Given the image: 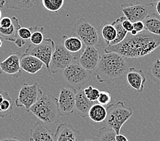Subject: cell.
Segmentation results:
<instances>
[{
  "label": "cell",
  "instance_id": "277c9868",
  "mask_svg": "<svg viewBox=\"0 0 160 141\" xmlns=\"http://www.w3.org/2000/svg\"><path fill=\"white\" fill-rule=\"evenodd\" d=\"M106 109L108 112L105 120L106 126L114 129L117 134H119L122 126L133 115V110L126 107L122 101L109 105Z\"/></svg>",
  "mask_w": 160,
  "mask_h": 141
},
{
  "label": "cell",
  "instance_id": "7dc6e473",
  "mask_svg": "<svg viewBox=\"0 0 160 141\" xmlns=\"http://www.w3.org/2000/svg\"><path fill=\"white\" fill-rule=\"evenodd\" d=\"M29 141H34V140H33L32 139L30 138V139H29Z\"/></svg>",
  "mask_w": 160,
  "mask_h": 141
},
{
  "label": "cell",
  "instance_id": "7c38bea8",
  "mask_svg": "<svg viewBox=\"0 0 160 141\" xmlns=\"http://www.w3.org/2000/svg\"><path fill=\"white\" fill-rule=\"evenodd\" d=\"M100 49L96 45L86 46L79 56L80 64L87 71H96L101 59Z\"/></svg>",
  "mask_w": 160,
  "mask_h": 141
},
{
  "label": "cell",
  "instance_id": "6da1fadb",
  "mask_svg": "<svg viewBox=\"0 0 160 141\" xmlns=\"http://www.w3.org/2000/svg\"><path fill=\"white\" fill-rule=\"evenodd\" d=\"M159 45L160 37L144 30L134 36L127 35L119 44L106 47L104 52H115L125 59H137L150 54Z\"/></svg>",
  "mask_w": 160,
  "mask_h": 141
},
{
  "label": "cell",
  "instance_id": "f546056e",
  "mask_svg": "<svg viewBox=\"0 0 160 141\" xmlns=\"http://www.w3.org/2000/svg\"><path fill=\"white\" fill-rule=\"evenodd\" d=\"M44 31V27H39V26H36V29L32 33V35L30 38V41L33 45H40L43 42L44 39V34L43 32Z\"/></svg>",
  "mask_w": 160,
  "mask_h": 141
},
{
  "label": "cell",
  "instance_id": "e0dca14e",
  "mask_svg": "<svg viewBox=\"0 0 160 141\" xmlns=\"http://www.w3.org/2000/svg\"><path fill=\"white\" fill-rule=\"evenodd\" d=\"M30 138L34 141H55L54 134L40 121H38L30 130Z\"/></svg>",
  "mask_w": 160,
  "mask_h": 141
},
{
  "label": "cell",
  "instance_id": "c3c4849f",
  "mask_svg": "<svg viewBox=\"0 0 160 141\" xmlns=\"http://www.w3.org/2000/svg\"><path fill=\"white\" fill-rule=\"evenodd\" d=\"M85 141H92V140H85Z\"/></svg>",
  "mask_w": 160,
  "mask_h": 141
},
{
  "label": "cell",
  "instance_id": "e575fe53",
  "mask_svg": "<svg viewBox=\"0 0 160 141\" xmlns=\"http://www.w3.org/2000/svg\"><path fill=\"white\" fill-rule=\"evenodd\" d=\"M122 26H123L124 29L126 30L128 33H130L132 30L134 29L132 22L131 21H129L128 19H127L124 16H123V21H122Z\"/></svg>",
  "mask_w": 160,
  "mask_h": 141
},
{
  "label": "cell",
  "instance_id": "8d00e7d4",
  "mask_svg": "<svg viewBox=\"0 0 160 141\" xmlns=\"http://www.w3.org/2000/svg\"><path fill=\"white\" fill-rule=\"evenodd\" d=\"M14 44H16L18 48H22L26 44V41L22 40V39H21V38L18 37V39L16 40V41L14 42Z\"/></svg>",
  "mask_w": 160,
  "mask_h": 141
},
{
  "label": "cell",
  "instance_id": "4316f807",
  "mask_svg": "<svg viewBox=\"0 0 160 141\" xmlns=\"http://www.w3.org/2000/svg\"><path fill=\"white\" fill-rule=\"evenodd\" d=\"M116 132L112 128L104 126L99 129L97 134L98 141H117Z\"/></svg>",
  "mask_w": 160,
  "mask_h": 141
},
{
  "label": "cell",
  "instance_id": "30bf717a",
  "mask_svg": "<svg viewBox=\"0 0 160 141\" xmlns=\"http://www.w3.org/2000/svg\"><path fill=\"white\" fill-rule=\"evenodd\" d=\"M155 8L154 3H124L121 5L123 16L132 23L138 21H143L148 15L152 14Z\"/></svg>",
  "mask_w": 160,
  "mask_h": 141
},
{
  "label": "cell",
  "instance_id": "b9f144b4",
  "mask_svg": "<svg viewBox=\"0 0 160 141\" xmlns=\"http://www.w3.org/2000/svg\"><path fill=\"white\" fill-rule=\"evenodd\" d=\"M138 32H137L136 31V30H134V29H133L132 30V31L130 32V34H131V35H137V34H138Z\"/></svg>",
  "mask_w": 160,
  "mask_h": 141
},
{
  "label": "cell",
  "instance_id": "ba28073f",
  "mask_svg": "<svg viewBox=\"0 0 160 141\" xmlns=\"http://www.w3.org/2000/svg\"><path fill=\"white\" fill-rule=\"evenodd\" d=\"M55 48V44L51 38L44 39V41L40 45L29 44L25 51V54H29L40 60L44 64L49 76H52L50 71V63L53 52Z\"/></svg>",
  "mask_w": 160,
  "mask_h": 141
},
{
  "label": "cell",
  "instance_id": "2e32d148",
  "mask_svg": "<svg viewBox=\"0 0 160 141\" xmlns=\"http://www.w3.org/2000/svg\"><path fill=\"white\" fill-rule=\"evenodd\" d=\"M21 70L29 74H36L44 66V64L38 59L29 54H22L20 59Z\"/></svg>",
  "mask_w": 160,
  "mask_h": 141
},
{
  "label": "cell",
  "instance_id": "7bdbcfd3",
  "mask_svg": "<svg viewBox=\"0 0 160 141\" xmlns=\"http://www.w3.org/2000/svg\"><path fill=\"white\" fill-rule=\"evenodd\" d=\"M2 44H3L2 38V37H0V48H1L2 46Z\"/></svg>",
  "mask_w": 160,
  "mask_h": 141
},
{
  "label": "cell",
  "instance_id": "d6a6232c",
  "mask_svg": "<svg viewBox=\"0 0 160 141\" xmlns=\"http://www.w3.org/2000/svg\"><path fill=\"white\" fill-rule=\"evenodd\" d=\"M112 97L111 94L106 91H100V95L98 98V102L102 106H108L109 103L111 102Z\"/></svg>",
  "mask_w": 160,
  "mask_h": 141
},
{
  "label": "cell",
  "instance_id": "44dd1931",
  "mask_svg": "<svg viewBox=\"0 0 160 141\" xmlns=\"http://www.w3.org/2000/svg\"><path fill=\"white\" fill-rule=\"evenodd\" d=\"M107 109L104 106H102L100 104H94L91 106L88 116L90 119L94 122L100 123L105 121L107 117Z\"/></svg>",
  "mask_w": 160,
  "mask_h": 141
},
{
  "label": "cell",
  "instance_id": "cb8c5ba5",
  "mask_svg": "<svg viewBox=\"0 0 160 141\" xmlns=\"http://www.w3.org/2000/svg\"><path fill=\"white\" fill-rule=\"evenodd\" d=\"M101 33L104 43L110 45L117 37V30L112 24L105 23L103 25L101 29Z\"/></svg>",
  "mask_w": 160,
  "mask_h": 141
},
{
  "label": "cell",
  "instance_id": "ee69618b",
  "mask_svg": "<svg viewBox=\"0 0 160 141\" xmlns=\"http://www.w3.org/2000/svg\"><path fill=\"white\" fill-rule=\"evenodd\" d=\"M3 6H2V1L0 0V8H3Z\"/></svg>",
  "mask_w": 160,
  "mask_h": 141
},
{
  "label": "cell",
  "instance_id": "7a4b0ae2",
  "mask_svg": "<svg viewBox=\"0 0 160 141\" xmlns=\"http://www.w3.org/2000/svg\"><path fill=\"white\" fill-rule=\"evenodd\" d=\"M127 71L128 63L125 57L115 52L105 53L96 70V77L100 83L112 82Z\"/></svg>",
  "mask_w": 160,
  "mask_h": 141
},
{
  "label": "cell",
  "instance_id": "836d02e7",
  "mask_svg": "<svg viewBox=\"0 0 160 141\" xmlns=\"http://www.w3.org/2000/svg\"><path fill=\"white\" fill-rule=\"evenodd\" d=\"M12 18H10V17L5 16L3 18H2L1 20H0V27L1 28L8 29L12 25Z\"/></svg>",
  "mask_w": 160,
  "mask_h": 141
},
{
  "label": "cell",
  "instance_id": "f6af8a7d",
  "mask_svg": "<svg viewBox=\"0 0 160 141\" xmlns=\"http://www.w3.org/2000/svg\"><path fill=\"white\" fill-rule=\"evenodd\" d=\"M2 13L1 9H0V20H1V19H2Z\"/></svg>",
  "mask_w": 160,
  "mask_h": 141
},
{
  "label": "cell",
  "instance_id": "9c48e42d",
  "mask_svg": "<svg viewBox=\"0 0 160 141\" xmlns=\"http://www.w3.org/2000/svg\"><path fill=\"white\" fill-rule=\"evenodd\" d=\"M72 34L78 37L86 46L96 45L100 40L98 29L85 18L79 19L74 25Z\"/></svg>",
  "mask_w": 160,
  "mask_h": 141
},
{
  "label": "cell",
  "instance_id": "9a60e30c",
  "mask_svg": "<svg viewBox=\"0 0 160 141\" xmlns=\"http://www.w3.org/2000/svg\"><path fill=\"white\" fill-rule=\"evenodd\" d=\"M78 131L71 124L62 123L59 125L54 134L55 141H78Z\"/></svg>",
  "mask_w": 160,
  "mask_h": 141
},
{
  "label": "cell",
  "instance_id": "5b68a950",
  "mask_svg": "<svg viewBox=\"0 0 160 141\" xmlns=\"http://www.w3.org/2000/svg\"><path fill=\"white\" fill-rule=\"evenodd\" d=\"M63 76L69 87L77 92L89 82L91 73L80 64L78 60H76L63 71Z\"/></svg>",
  "mask_w": 160,
  "mask_h": 141
},
{
  "label": "cell",
  "instance_id": "7402d4cb",
  "mask_svg": "<svg viewBox=\"0 0 160 141\" xmlns=\"http://www.w3.org/2000/svg\"><path fill=\"white\" fill-rule=\"evenodd\" d=\"M62 42L65 48L72 54H75L82 51V41L76 36L68 37L66 35H63Z\"/></svg>",
  "mask_w": 160,
  "mask_h": 141
},
{
  "label": "cell",
  "instance_id": "d590c367",
  "mask_svg": "<svg viewBox=\"0 0 160 141\" xmlns=\"http://www.w3.org/2000/svg\"><path fill=\"white\" fill-rule=\"evenodd\" d=\"M133 27H134V29L136 30L138 33L142 32L145 30L143 21H138L134 22V23H133Z\"/></svg>",
  "mask_w": 160,
  "mask_h": 141
},
{
  "label": "cell",
  "instance_id": "4fadbf2b",
  "mask_svg": "<svg viewBox=\"0 0 160 141\" xmlns=\"http://www.w3.org/2000/svg\"><path fill=\"white\" fill-rule=\"evenodd\" d=\"M20 52H11L2 62H0V74L10 75H20L21 68L20 66Z\"/></svg>",
  "mask_w": 160,
  "mask_h": 141
},
{
  "label": "cell",
  "instance_id": "ab89813d",
  "mask_svg": "<svg viewBox=\"0 0 160 141\" xmlns=\"http://www.w3.org/2000/svg\"><path fill=\"white\" fill-rule=\"evenodd\" d=\"M0 141H24L17 138H2L0 139Z\"/></svg>",
  "mask_w": 160,
  "mask_h": 141
},
{
  "label": "cell",
  "instance_id": "603a6c76",
  "mask_svg": "<svg viewBox=\"0 0 160 141\" xmlns=\"http://www.w3.org/2000/svg\"><path fill=\"white\" fill-rule=\"evenodd\" d=\"M3 7L8 9L20 10L29 9L33 6V0H1Z\"/></svg>",
  "mask_w": 160,
  "mask_h": 141
},
{
  "label": "cell",
  "instance_id": "3957f363",
  "mask_svg": "<svg viewBox=\"0 0 160 141\" xmlns=\"http://www.w3.org/2000/svg\"><path fill=\"white\" fill-rule=\"evenodd\" d=\"M29 112L47 125L56 124L61 117L58 98L48 93H43L38 101L32 106Z\"/></svg>",
  "mask_w": 160,
  "mask_h": 141
},
{
  "label": "cell",
  "instance_id": "8fae6325",
  "mask_svg": "<svg viewBox=\"0 0 160 141\" xmlns=\"http://www.w3.org/2000/svg\"><path fill=\"white\" fill-rule=\"evenodd\" d=\"M77 91L70 87L62 86L60 89L58 107L61 116H70L74 113Z\"/></svg>",
  "mask_w": 160,
  "mask_h": 141
},
{
  "label": "cell",
  "instance_id": "f1b7e54d",
  "mask_svg": "<svg viewBox=\"0 0 160 141\" xmlns=\"http://www.w3.org/2000/svg\"><path fill=\"white\" fill-rule=\"evenodd\" d=\"M148 74L154 82L160 85V59L155 60L151 64Z\"/></svg>",
  "mask_w": 160,
  "mask_h": 141
},
{
  "label": "cell",
  "instance_id": "ffe728a7",
  "mask_svg": "<svg viewBox=\"0 0 160 141\" xmlns=\"http://www.w3.org/2000/svg\"><path fill=\"white\" fill-rule=\"evenodd\" d=\"M146 31L154 35L160 37V18L155 13H152L143 21Z\"/></svg>",
  "mask_w": 160,
  "mask_h": 141
},
{
  "label": "cell",
  "instance_id": "8992f818",
  "mask_svg": "<svg viewBox=\"0 0 160 141\" xmlns=\"http://www.w3.org/2000/svg\"><path fill=\"white\" fill-rule=\"evenodd\" d=\"M80 55H74L68 52L63 46L62 41L57 42L49 65L51 74H55L60 71H63L69 64L76 60H78Z\"/></svg>",
  "mask_w": 160,
  "mask_h": 141
},
{
  "label": "cell",
  "instance_id": "52a82bcc",
  "mask_svg": "<svg viewBox=\"0 0 160 141\" xmlns=\"http://www.w3.org/2000/svg\"><path fill=\"white\" fill-rule=\"evenodd\" d=\"M43 93L37 82L32 85L24 83L18 92V97L15 101V105L19 108L24 107L27 112H29L32 106L38 101Z\"/></svg>",
  "mask_w": 160,
  "mask_h": 141
},
{
  "label": "cell",
  "instance_id": "74e56055",
  "mask_svg": "<svg viewBox=\"0 0 160 141\" xmlns=\"http://www.w3.org/2000/svg\"><path fill=\"white\" fill-rule=\"evenodd\" d=\"M153 3H154L156 12L158 14V16L160 18V0H158V1H156Z\"/></svg>",
  "mask_w": 160,
  "mask_h": 141
},
{
  "label": "cell",
  "instance_id": "5bb4252c",
  "mask_svg": "<svg viewBox=\"0 0 160 141\" xmlns=\"http://www.w3.org/2000/svg\"><path fill=\"white\" fill-rule=\"evenodd\" d=\"M126 80L133 89L140 93L143 92L147 78L142 70L136 69L134 67L129 68L126 75Z\"/></svg>",
  "mask_w": 160,
  "mask_h": 141
},
{
  "label": "cell",
  "instance_id": "d4e9b609",
  "mask_svg": "<svg viewBox=\"0 0 160 141\" xmlns=\"http://www.w3.org/2000/svg\"><path fill=\"white\" fill-rule=\"evenodd\" d=\"M123 16H121L119 18L116 19V20L112 23L117 30V37L115 41H113L108 46H112V45L119 44L126 38L128 32L126 30H125L124 28L123 27V26H122V21H123Z\"/></svg>",
  "mask_w": 160,
  "mask_h": 141
},
{
  "label": "cell",
  "instance_id": "60d3db41",
  "mask_svg": "<svg viewBox=\"0 0 160 141\" xmlns=\"http://www.w3.org/2000/svg\"><path fill=\"white\" fill-rule=\"evenodd\" d=\"M3 100H4V95H3V91L0 90V104L2 103Z\"/></svg>",
  "mask_w": 160,
  "mask_h": 141
},
{
  "label": "cell",
  "instance_id": "681fc988",
  "mask_svg": "<svg viewBox=\"0 0 160 141\" xmlns=\"http://www.w3.org/2000/svg\"><path fill=\"white\" fill-rule=\"evenodd\" d=\"M159 92H160V91H159Z\"/></svg>",
  "mask_w": 160,
  "mask_h": 141
},
{
  "label": "cell",
  "instance_id": "ac0fdd59",
  "mask_svg": "<svg viewBox=\"0 0 160 141\" xmlns=\"http://www.w3.org/2000/svg\"><path fill=\"white\" fill-rule=\"evenodd\" d=\"M93 102H91L86 97L83 90H80L76 94L75 110L78 115L82 118L88 116L89 111L91 106L93 105Z\"/></svg>",
  "mask_w": 160,
  "mask_h": 141
},
{
  "label": "cell",
  "instance_id": "f35d334b",
  "mask_svg": "<svg viewBox=\"0 0 160 141\" xmlns=\"http://www.w3.org/2000/svg\"><path fill=\"white\" fill-rule=\"evenodd\" d=\"M116 140L117 141H129L126 136L123 134H117L116 135Z\"/></svg>",
  "mask_w": 160,
  "mask_h": 141
},
{
  "label": "cell",
  "instance_id": "d6986e66",
  "mask_svg": "<svg viewBox=\"0 0 160 141\" xmlns=\"http://www.w3.org/2000/svg\"><path fill=\"white\" fill-rule=\"evenodd\" d=\"M12 24L9 28L3 29L0 27V35L2 38L4 40L10 42H15L18 39V30L19 29L21 26L18 21V19L16 16L12 17Z\"/></svg>",
  "mask_w": 160,
  "mask_h": 141
},
{
  "label": "cell",
  "instance_id": "83f0119b",
  "mask_svg": "<svg viewBox=\"0 0 160 141\" xmlns=\"http://www.w3.org/2000/svg\"><path fill=\"white\" fill-rule=\"evenodd\" d=\"M46 10L52 12H58L63 6L64 0H42Z\"/></svg>",
  "mask_w": 160,
  "mask_h": 141
},
{
  "label": "cell",
  "instance_id": "4dcf8cb0",
  "mask_svg": "<svg viewBox=\"0 0 160 141\" xmlns=\"http://www.w3.org/2000/svg\"><path fill=\"white\" fill-rule=\"evenodd\" d=\"M83 91L86 97L88 98V100L93 102L95 101H97L99 95H100V91L98 89L95 88V87H93L91 86L86 87V88L83 90Z\"/></svg>",
  "mask_w": 160,
  "mask_h": 141
},
{
  "label": "cell",
  "instance_id": "1f68e13d",
  "mask_svg": "<svg viewBox=\"0 0 160 141\" xmlns=\"http://www.w3.org/2000/svg\"><path fill=\"white\" fill-rule=\"evenodd\" d=\"M36 26H30V27H21L18 30V37L21 39L27 41L30 40L32 33L36 29Z\"/></svg>",
  "mask_w": 160,
  "mask_h": 141
},
{
  "label": "cell",
  "instance_id": "484cf974",
  "mask_svg": "<svg viewBox=\"0 0 160 141\" xmlns=\"http://www.w3.org/2000/svg\"><path fill=\"white\" fill-rule=\"evenodd\" d=\"M4 95V100L0 104V120L6 117L13 109L14 102L12 101L8 92L3 91Z\"/></svg>",
  "mask_w": 160,
  "mask_h": 141
},
{
  "label": "cell",
  "instance_id": "bcb514c9",
  "mask_svg": "<svg viewBox=\"0 0 160 141\" xmlns=\"http://www.w3.org/2000/svg\"><path fill=\"white\" fill-rule=\"evenodd\" d=\"M151 2H153H153H156V1H158V0H150Z\"/></svg>",
  "mask_w": 160,
  "mask_h": 141
}]
</instances>
